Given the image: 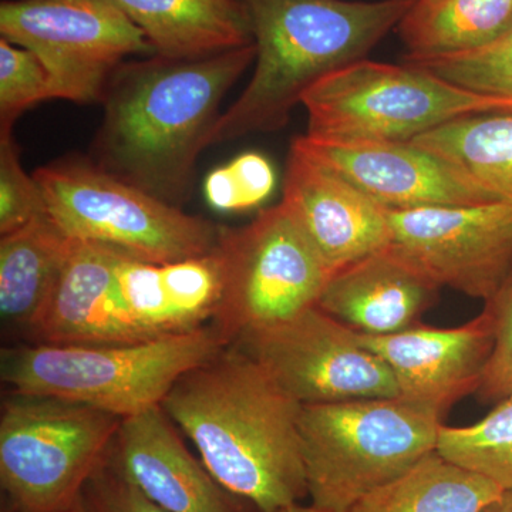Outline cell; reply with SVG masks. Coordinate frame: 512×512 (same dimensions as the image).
Instances as JSON below:
<instances>
[{
	"mask_svg": "<svg viewBox=\"0 0 512 512\" xmlns=\"http://www.w3.org/2000/svg\"><path fill=\"white\" fill-rule=\"evenodd\" d=\"M161 407L215 480L259 512L308 498L302 404L238 346L188 370Z\"/></svg>",
	"mask_w": 512,
	"mask_h": 512,
	"instance_id": "1",
	"label": "cell"
},
{
	"mask_svg": "<svg viewBox=\"0 0 512 512\" xmlns=\"http://www.w3.org/2000/svg\"><path fill=\"white\" fill-rule=\"evenodd\" d=\"M255 56L249 45L200 59L153 55L121 66L104 94L94 164L180 207L221 101Z\"/></svg>",
	"mask_w": 512,
	"mask_h": 512,
	"instance_id": "2",
	"label": "cell"
},
{
	"mask_svg": "<svg viewBox=\"0 0 512 512\" xmlns=\"http://www.w3.org/2000/svg\"><path fill=\"white\" fill-rule=\"evenodd\" d=\"M414 0H239L251 26L255 69L244 92L212 128L208 147L281 130L305 94L359 60Z\"/></svg>",
	"mask_w": 512,
	"mask_h": 512,
	"instance_id": "3",
	"label": "cell"
},
{
	"mask_svg": "<svg viewBox=\"0 0 512 512\" xmlns=\"http://www.w3.org/2000/svg\"><path fill=\"white\" fill-rule=\"evenodd\" d=\"M229 342L214 325L128 345L30 343L2 355L9 392L86 404L119 419L161 406L177 380Z\"/></svg>",
	"mask_w": 512,
	"mask_h": 512,
	"instance_id": "4",
	"label": "cell"
},
{
	"mask_svg": "<svg viewBox=\"0 0 512 512\" xmlns=\"http://www.w3.org/2000/svg\"><path fill=\"white\" fill-rule=\"evenodd\" d=\"M443 414L404 397L302 406L299 434L308 498L349 512L437 450Z\"/></svg>",
	"mask_w": 512,
	"mask_h": 512,
	"instance_id": "5",
	"label": "cell"
},
{
	"mask_svg": "<svg viewBox=\"0 0 512 512\" xmlns=\"http://www.w3.org/2000/svg\"><path fill=\"white\" fill-rule=\"evenodd\" d=\"M313 137L413 141L451 121L512 114V100L483 96L414 64L359 60L320 80L305 94Z\"/></svg>",
	"mask_w": 512,
	"mask_h": 512,
	"instance_id": "6",
	"label": "cell"
},
{
	"mask_svg": "<svg viewBox=\"0 0 512 512\" xmlns=\"http://www.w3.org/2000/svg\"><path fill=\"white\" fill-rule=\"evenodd\" d=\"M47 214L74 241L106 245L154 262L184 261L215 251L221 228L187 214L83 160L36 170Z\"/></svg>",
	"mask_w": 512,
	"mask_h": 512,
	"instance_id": "7",
	"label": "cell"
},
{
	"mask_svg": "<svg viewBox=\"0 0 512 512\" xmlns=\"http://www.w3.org/2000/svg\"><path fill=\"white\" fill-rule=\"evenodd\" d=\"M120 423L86 404L10 392L0 414V484L13 511H72Z\"/></svg>",
	"mask_w": 512,
	"mask_h": 512,
	"instance_id": "8",
	"label": "cell"
},
{
	"mask_svg": "<svg viewBox=\"0 0 512 512\" xmlns=\"http://www.w3.org/2000/svg\"><path fill=\"white\" fill-rule=\"evenodd\" d=\"M220 306L212 325L229 345L318 305L330 275L284 202L251 224L221 228Z\"/></svg>",
	"mask_w": 512,
	"mask_h": 512,
	"instance_id": "9",
	"label": "cell"
},
{
	"mask_svg": "<svg viewBox=\"0 0 512 512\" xmlns=\"http://www.w3.org/2000/svg\"><path fill=\"white\" fill-rule=\"evenodd\" d=\"M0 35L45 64L57 99L94 103L127 56L154 55L146 35L110 0H3Z\"/></svg>",
	"mask_w": 512,
	"mask_h": 512,
	"instance_id": "10",
	"label": "cell"
},
{
	"mask_svg": "<svg viewBox=\"0 0 512 512\" xmlns=\"http://www.w3.org/2000/svg\"><path fill=\"white\" fill-rule=\"evenodd\" d=\"M232 345L302 406L400 396L389 366L318 305Z\"/></svg>",
	"mask_w": 512,
	"mask_h": 512,
	"instance_id": "11",
	"label": "cell"
},
{
	"mask_svg": "<svg viewBox=\"0 0 512 512\" xmlns=\"http://www.w3.org/2000/svg\"><path fill=\"white\" fill-rule=\"evenodd\" d=\"M389 248L439 288L487 302L512 272V204L389 211Z\"/></svg>",
	"mask_w": 512,
	"mask_h": 512,
	"instance_id": "12",
	"label": "cell"
},
{
	"mask_svg": "<svg viewBox=\"0 0 512 512\" xmlns=\"http://www.w3.org/2000/svg\"><path fill=\"white\" fill-rule=\"evenodd\" d=\"M292 144L387 211L501 202L457 165L413 141L305 134L296 137Z\"/></svg>",
	"mask_w": 512,
	"mask_h": 512,
	"instance_id": "13",
	"label": "cell"
},
{
	"mask_svg": "<svg viewBox=\"0 0 512 512\" xmlns=\"http://www.w3.org/2000/svg\"><path fill=\"white\" fill-rule=\"evenodd\" d=\"M359 336L392 370L400 397L446 414L477 393L494 346V320L485 308L457 328L417 325L389 336Z\"/></svg>",
	"mask_w": 512,
	"mask_h": 512,
	"instance_id": "14",
	"label": "cell"
},
{
	"mask_svg": "<svg viewBox=\"0 0 512 512\" xmlns=\"http://www.w3.org/2000/svg\"><path fill=\"white\" fill-rule=\"evenodd\" d=\"M282 202L332 274L390 245L389 211L293 144Z\"/></svg>",
	"mask_w": 512,
	"mask_h": 512,
	"instance_id": "15",
	"label": "cell"
},
{
	"mask_svg": "<svg viewBox=\"0 0 512 512\" xmlns=\"http://www.w3.org/2000/svg\"><path fill=\"white\" fill-rule=\"evenodd\" d=\"M107 461L165 512H248L251 505L192 456L161 406L121 420Z\"/></svg>",
	"mask_w": 512,
	"mask_h": 512,
	"instance_id": "16",
	"label": "cell"
},
{
	"mask_svg": "<svg viewBox=\"0 0 512 512\" xmlns=\"http://www.w3.org/2000/svg\"><path fill=\"white\" fill-rule=\"evenodd\" d=\"M116 288L131 326L143 342L212 325L222 293L217 249L184 261L154 264L121 256Z\"/></svg>",
	"mask_w": 512,
	"mask_h": 512,
	"instance_id": "17",
	"label": "cell"
},
{
	"mask_svg": "<svg viewBox=\"0 0 512 512\" xmlns=\"http://www.w3.org/2000/svg\"><path fill=\"white\" fill-rule=\"evenodd\" d=\"M440 291L387 247L333 272L318 306L360 335L389 336L420 325Z\"/></svg>",
	"mask_w": 512,
	"mask_h": 512,
	"instance_id": "18",
	"label": "cell"
},
{
	"mask_svg": "<svg viewBox=\"0 0 512 512\" xmlns=\"http://www.w3.org/2000/svg\"><path fill=\"white\" fill-rule=\"evenodd\" d=\"M119 249L74 241L59 282L33 323L32 343L52 345H114L109 292Z\"/></svg>",
	"mask_w": 512,
	"mask_h": 512,
	"instance_id": "19",
	"label": "cell"
},
{
	"mask_svg": "<svg viewBox=\"0 0 512 512\" xmlns=\"http://www.w3.org/2000/svg\"><path fill=\"white\" fill-rule=\"evenodd\" d=\"M167 59H200L254 45L239 0H110Z\"/></svg>",
	"mask_w": 512,
	"mask_h": 512,
	"instance_id": "20",
	"label": "cell"
},
{
	"mask_svg": "<svg viewBox=\"0 0 512 512\" xmlns=\"http://www.w3.org/2000/svg\"><path fill=\"white\" fill-rule=\"evenodd\" d=\"M70 238L49 214L0 239V315L8 325L30 329L43 311L67 259Z\"/></svg>",
	"mask_w": 512,
	"mask_h": 512,
	"instance_id": "21",
	"label": "cell"
},
{
	"mask_svg": "<svg viewBox=\"0 0 512 512\" xmlns=\"http://www.w3.org/2000/svg\"><path fill=\"white\" fill-rule=\"evenodd\" d=\"M503 493L493 481L436 450L360 498L349 512H483Z\"/></svg>",
	"mask_w": 512,
	"mask_h": 512,
	"instance_id": "22",
	"label": "cell"
},
{
	"mask_svg": "<svg viewBox=\"0 0 512 512\" xmlns=\"http://www.w3.org/2000/svg\"><path fill=\"white\" fill-rule=\"evenodd\" d=\"M407 55L480 49L512 29V0H414L397 25Z\"/></svg>",
	"mask_w": 512,
	"mask_h": 512,
	"instance_id": "23",
	"label": "cell"
},
{
	"mask_svg": "<svg viewBox=\"0 0 512 512\" xmlns=\"http://www.w3.org/2000/svg\"><path fill=\"white\" fill-rule=\"evenodd\" d=\"M413 143L457 165L498 201L512 204V114L464 117Z\"/></svg>",
	"mask_w": 512,
	"mask_h": 512,
	"instance_id": "24",
	"label": "cell"
},
{
	"mask_svg": "<svg viewBox=\"0 0 512 512\" xmlns=\"http://www.w3.org/2000/svg\"><path fill=\"white\" fill-rule=\"evenodd\" d=\"M437 451L447 460L512 491V396L477 423L441 427Z\"/></svg>",
	"mask_w": 512,
	"mask_h": 512,
	"instance_id": "25",
	"label": "cell"
},
{
	"mask_svg": "<svg viewBox=\"0 0 512 512\" xmlns=\"http://www.w3.org/2000/svg\"><path fill=\"white\" fill-rule=\"evenodd\" d=\"M403 62L419 66L468 92L512 100V29L480 49L446 56L406 55Z\"/></svg>",
	"mask_w": 512,
	"mask_h": 512,
	"instance_id": "26",
	"label": "cell"
},
{
	"mask_svg": "<svg viewBox=\"0 0 512 512\" xmlns=\"http://www.w3.org/2000/svg\"><path fill=\"white\" fill-rule=\"evenodd\" d=\"M50 99H57V92L45 64L28 49L0 39V138L12 137L16 120Z\"/></svg>",
	"mask_w": 512,
	"mask_h": 512,
	"instance_id": "27",
	"label": "cell"
},
{
	"mask_svg": "<svg viewBox=\"0 0 512 512\" xmlns=\"http://www.w3.org/2000/svg\"><path fill=\"white\" fill-rule=\"evenodd\" d=\"M276 175L268 158L245 153L217 168L205 180V198L218 211H245L258 207L275 190Z\"/></svg>",
	"mask_w": 512,
	"mask_h": 512,
	"instance_id": "28",
	"label": "cell"
},
{
	"mask_svg": "<svg viewBox=\"0 0 512 512\" xmlns=\"http://www.w3.org/2000/svg\"><path fill=\"white\" fill-rule=\"evenodd\" d=\"M47 214L35 175L23 168L12 137L0 138V234L25 227Z\"/></svg>",
	"mask_w": 512,
	"mask_h": 512,
	"instance_id": "29",
	"label": "cell"
},
{
	"mask_svg": "<svg viewBox=\"0 0 512 512\" xmlns=\"http://www.w3.org/2000/svg\"><path fill=\"white\" fill-rule=\"evenodd\" d=\"M484 303L494 320V346L476 394L485 403L497 404L512 396V272Z\"/></svg>",
	"mask_w": 512,
	"mask_h": 512,
	"instance_id": "30",
	"label": "cell"
},
{
	"mask_svg": "<svg viewBox=\"0 0 512 512\" xmlns=\"http://www.w3.org/2000/svg\"><path fill=\"white\" fill-rule=\"evenodd\" d=\"M70 512H165L104 461L84 485Z\"/></svg>",
	"mask_w": 512,
	"mask_h": 512,
	"instance_id": "31",
	"label": "cell"
},
{
	"mask_svg": "<svg viewBox=\"0 0 512 512\" xmlns=\"http://www.w3.org/2000/svg\"><path fill=\"white\" fill-rule=\"evenodd\" d=\"M483 512H512V491H504Z\"/></svg>",
	"mask_w": 512,
	"mask_h": 512,
	"instance_id": "32",
	"label": "cell"
},
{
	"mask_svg": "<svg viewBox=\"0 0 512 512\" xmlns=\"http://www.w3.org/2000/svg\"><path fill=\"white\" fill-rule=\"evenodd\" d=\"M274 512H325L319 508L313 507L312 504L303 505L302 503L288 505V507L279 508Z\"/></svg>",
	"mask_w": 512,
	"mask_h": 512,
	"instance_id": "33",
	"label": "cell"
}]
</instances>
